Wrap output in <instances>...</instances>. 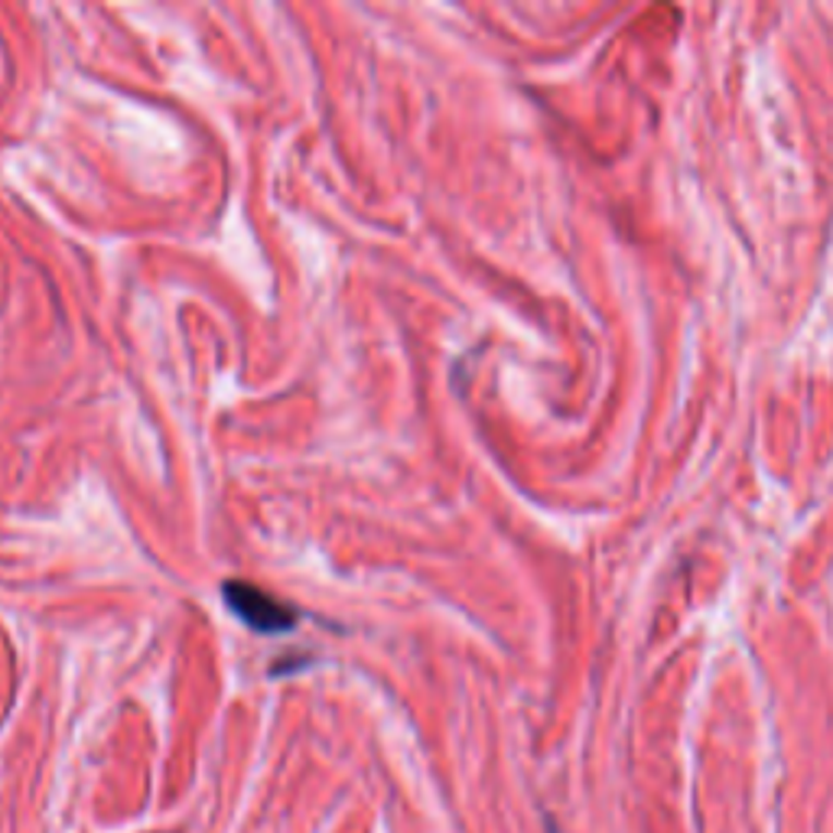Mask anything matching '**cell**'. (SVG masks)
<instances>
[{
    "mask_svg": "<svg viewBox=\"0 0 833 833\" xmlns=\"http://www.w3.org/2000/svg\"><path fill=\"white\" fill-rule=\"evenodd\" d=\"M225 606L231 609V616H238L241 623L261 635H274V631H290L297 625V613L290 606H283L277 596L264 593L254 583H241V580H228L221 587Z\"/></svg>",
    "mask_w": 833,
    "mask_h": 833,
    "instance_id": "1",
    "label": "cell"
}]
</instances>
